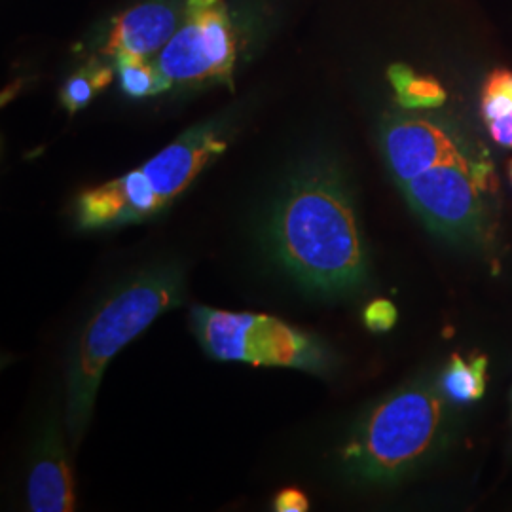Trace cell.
<instances>
[{
  "instance_id": "cell-4",
  "label": "cell",
  "mask_w": 512,
  "mask_h": 512,
  "mask_svg": "<svg viewBox=\"0 0 512 512\" xmlns=\"http://www.w3.org/2000/svg\"><path fill=\"white\" fill-rule=\"evenodd\" d=\"M452 429L454 406L444 387L421 378L366 412L342 452V463L359 480L395 482L433 458Z\"/></svg>"
},
{
  "instance_id": "cell-15",
  "label": "cell",
  "mask_w": 512,
  "mask_h": 512,
  "mask_svg": "<svg viewBox=\"0 0 512 512\" xmlns=\"http://www.w3.org/2000/svg\"><path fill=\"white\" fill-rule=\"evenodd\" d=\"M366 327L376 332H385L397 323V310L387 300H374L365 310Z\"/></svg>"
},
{
  "instance_id": "cell-11",
  "label": "cell",
  "mask_w": 512,
  "mask_h": 512,
  "mask_svg": "<svg viewBox=\"0 0 512 512\" xmlns=\"http://www.w3.org/2000/svg\"><path fill=\"white\" fill-rule=\"evenodd\" d=\"M389 82L403 109H437L446 101V92L440 86L439 80L431 76H420L403 63H397L389 69Z\"/></svg>"
},
{
  "instance_id": "cell-7",
  "label": "cell",
  "mask_w": 512,
  "mask_h": 512,
  "mask_svg": "<svg viewBox=\"0 0 512 512\" xmlns=\"http://www.w3.org/2000/svg\"><path fill=\"white\" fill-rule=\"evenodd\" d=\"M236 33L224 0H186L183 19L154 63L171 86L232 82Z\"/></svg>"
},
{
  "instance_id": "cell-14",
  "label": "cell",
  "mask_w": 512,
  "mask_h": 512,
  "mask_svg": "<svg viewBox=\"0 0 512 512\" xmlns=\"http://www.w3.org/2000/svg\"><path fill=\"white\" fill-rule=\"evenodd\" d=\"M112 69L101 63H90L74 73L61 90L63 107L74 114L76 110L84 109L93 99V95L105 90L112 80Z\"/></svg>"
},
{
  "instance_id": "cell-3",
  "label": "cell",
  "mask_w": 512,
  "mask_h": 512,
  "mask_svg": "<svg viewBox=\"0 0 512 512\" xmlns=\"http://www.w3.org/2000/svg\"><path fill=\"white\" fill-rule=\"evenodd\" d=\"M184 291L181 264H154L131 275L90 315L67 370L65 418L74 444L92 420L95 397L110 361L165 311L181 306Z\"/></svg>"
},
{
  "instance_id": "cell-9",
  "label": "cell",
  "mask_w": 512,
  "mask_h": 512,
  "mask_svg": "<svg viewBox=\"0 0 512 512\" xmlns=\"http://www.w3.org/2000/svg\"><path fill=\"white\" fill-rule=\"evenodd\" d=\"M181 12L164 0H150L137 4L114 21V27L107 40V54L133 55L150 59L175 35Z\"/></svg>"
},
{
  "instance_id": "cell-2",
  "label": "cell",
  "mask_w": 512,
  "mask_h": 512,
  "mask_svg": "<svg viewBox=\"0 0 512 512\" xmlns=\"http://www.w3.org/2000/svg\"><path fill=\"white\" fill-rule=\"evenodd\" d=\"M275 262L311 294L342 296L368 279V253L342 175L313 164L293 175L262 228Z\"/></svg>"
},
{
  "instance_id": "cell-13",
  "label": "cell",
  "mask_w": 512,
  "mask_h": 512,
  "mask_svg": "<svg viewBox=\"0 0 512 512\" xmlns=\"http://www.w3.org/2000/svg\"><path fill=\"white\" fill-rule=\"evenodd\" d=\"M116 71L120 76L122 90L129 97H150L171 90V82L165 78L158 65L150 59H141L133 55H116Z\"/></svg>"
},
{
  "instance_id": "cell-8",
  "label": "cell",
  "mask_w": 512,
  "mask_h": 512,
  "mask_svg": "<svg viewBox=\"0 0 512 512\" xmlns=\"http://www.w3.org/2000/svg\"><path fill=\"white\" fill-rule=\"evenodd\" d=\"M27 499L33 512L74 511V476L57 412L42 427L27 480Z\"/></svg>"
},
{
  "instance_id": "cell-10",
  "label": "cell",
  "mask_w": 512,
  "mask_h": 512,
  "mask_svg": "<svg viewBox=\"0 0 512 512\" xmlns=\"http://www.w3.org/2000/svg\"><path fill=\"white\" fill-rule=\"evenodd\" d=\"M482 120L497 145L512 148V73L494 71L482 86Z\"/></svg>"
},
{
  "instance_id": "cell-16",
  "label": "cell",
  "mask_w": 512,
  "mask_h": 512,
  "mask_svg": "<svg viewBox=\"0 0 512 512\" xmlns=\"http://www.w3.org/2000/svg\"><path fill=\"white\" fill-rule=\"evenodd\" d=\"M274 509L277 512H304L310 509V501L300 490L287 488L275 495Z\"/></svg>"
},
{
  "instance_id": "cell-17",
  "label": "cell",
  "mask_w": 512,
  "mask_h": 512,
  "mask_svg": "<svg viewBox=\"0 0 512 512\" xmlns=\"http://www.w3.org/2000/svg\"><path fill=\"white\" fill-rule=\"evenodd\" d=\"M509 175H511V181H512V162L509 164Z\"/></svg>"
},
{
  "instance_id": "cell-6",
  "label": "cell",
  "mask_w": 512,
  "mask_h": 512,
  "mask_svg": "<svg viewBox=\"0 0 512 512\" xmlns=\"http://www.w3.org/2000/svg\"><path fill=\"white\" fill-rule=\"evenodd\" d=\"M190 325L203 351L217 361L298 368L319 376L334 366L332 351L319 336L270 315L194 306Z\"/></svg>"
},
{
  "instance_id": "cell-1",
  "label": "cell",
  "mask_w": 512,
  "mask_h": 512,
  "mask_svg": "<svg viewBox=\"0 0 512 512\" xmlns=\"http://www.w3.org/2000/svg\"><path fill=\"white\" fill-rule=\"evenodd\" d=\"M380 143L393 181L431 232L484 239L497 190L486 148L446 118L406 109L385 118Z\"/></svg>"
},
{
  "instance_id": "cell-12",
  "label": "cell",
  "mask_w": 512,
  "mask_h": 512,
  "mask_svg": "<svg viewBox=\"0 0 512 512\" xmlns=\"http://www.w3.org/2000/svg\"><path fill=\"white\" fill-rule=\"evenodd\" d=\"M486 368H488L486 357H475L471 361H465L463 357L454 355L440 378V384L452 401H458V403L476 401L484 395Z\"/></svg>"
},
{
  "instance_id": "cell-5",
  "label": "cell",
  "mask_w": 512,
  "mask_h": 512,
  "mask_svg": "<svg viewBox=\"0 0 512 512\" xmlns=\"http://www.w3.org/2000/svg\"><path fill=\"white\" fill-rule=\"evenodd\" d=\"M228 143L222 122L186 129L141 167L82 192L76 202L78 228L110 230L160 215L226 152Z\"/></svg>"
}]
</instances>
